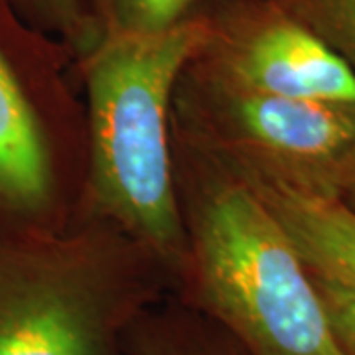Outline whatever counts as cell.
<instances>
[{"label": "cell", "instance_id": "cell-1", "mask_svg": "<svg viewBox=\"0 0 355 355\" xmlns=\"http://www.w3.org/2000/svg\"><path fill=\"white\" fill-rule=\"evenodd\" d=\"M186 259L172 294L249 355H347L312 272L265 202L231 166L174 128Z\"/></svg>", "mask_w": 355, "mask_h": 355}, {"label": "cell", "instance_id": "cell-2", "mask_svg": "<svg viewBox=\"0 0 355 355\" xmlns=\"http://www.w3.org/2000/svg\"><path fill=\"white\" fill-rule=\"evenodd\" d=\"M203 36L193 12L156 34H101L73 60L87 168L77 219L109 223L153 251L174 284L186 229L174 168V95Z\"/></svg>", "mask_w": 355, "mask_h": 355}, {"label": "cell", "instance_id": "cell-3", "mask_svg": "<svg viewBox=\"0 0 355 355\" xmlns=\"http://www.w3.org/2000/svg\"><path fill=\"white\" fill-rule=\"evenodd\" d=\"M172 291L153 251L97 219L0 231V355H114Z\"/></svg>", "mask_w": 355, "mask_h": 355}, {"label": "cell", "instance_id": "cell-4", "mask_svg": "<svg viewBox=\"0 0 355 355\" xmlns=\"http://www.w3.org/2000/svg\"><path fill=\"white\" fill-rule=\"evenodd\" d=\"M73 51L0 0V231L77 221L87 168Z\"/></svg>", "mask_w": 355, "mask_h": 355}, {"label": "cell", "instance_id": "cell-5", "mask_svg": "<svg viewBox=\"0 0 355 355\" xmlns=\"http://www.w3.org/2000/svg\"><path fill=\"white\" fill-rule=\"evenodd\" d=\"M172 123L239 172L312 196L355 198V103L243 91L186 67Z\"/></svg>", "mask_w": 355, "mask_h": 355}, {"label": "cell", "instance_id": "cell-6", "mask_svg": "<svg viewBox=\"0 0 355 355\" xmlns=\"http://www.w3.org/2000/svg\"><path fill=\"white\" fill-rule=\"evenodd\" d=\"M188 69L221 85L288 99L355 103V69L277 0H205Z\"/></svg>", "mask_w": 355, "mask_h": 355}, {"label": "cell", "instance_id": "cell-7", "mask_svg": "<svg viewBox=\"0 0 355 355\" xmlns=\"http://www.w3.org/2000/svg\"><path fill=\"white\" fill-rule=\"evenodd\" d=\"M229 166V164H227ZM235 170V168H233ZM288 233L308 270L355 292V207L235 170Z\"/></svg>", "mask_w": 355, "mask_h": 355}, {"label": "cell", "instance_id": "cell-8", "mask_svg": "<svg viewBox=\"0 0 355 355\" xmlns=\"http://www.w3.org/2000/svg\"><path fill=\"white\" fill-rule=\"evenodd\" d=\"M114 355H249L225 328L174 294L144 310Z\"/></svg>", "mask_w": 355, "mask_h": 355}, {"label": "cell", "instance_id": "cell-9", "mask_svg": "<svg viewBox=\"0 0 355 355\" xmlns=\"http://www.w3.org/2000/svg\"><path fill=\"white\" fill-rule=\"evenodd\" d=\"M205 0H89L101 34H156L180 24Z\"/></svg>", "mask_w": 355, "mask_h": 355}, {"label": "cell", "instance_id": "cell-10", "mask_svg": "<svg viewBox=\"0 0 355 355\" xmlns=\"http://www.w3.org/2000/svg\"><path fill=\"white\" fill-rule=\"evenodd\" d=\"M30 26L69 46L73 58L89 50L99 30L89 0H10Z\"/></svg>", "mask_w": 355, "mask_h": 355}, {"label": "cell", "instance_id": "cell-11", "mask_svg": "<svg viewBox=\"0 0 355 355\" xmlns=\"http://www.w3.org/2000/svg\"><path fill=\"white\" fill-rule=\"evenodd\" d=\"M355 69V0H277Z\"/></svg>", "mask_w": 355, "mask_h": 355}, {"label": "cell", "instance_id": "cell-12", "mask_svg": "<svg viewBox=\"0 0 355 355\" xmlns=\"http://www.w3.org/2000/svg\"><path fill=\"white\" fill-rule=\"evenodd\" d=\"M314 280L326 306V312L330 316L331 328L342 343L343 352L347 355H355V292L347 291L330 280L318 279V277H314Z\"/></svg>", "mask_w": 355, "mask_h": 355}]
</instances>
